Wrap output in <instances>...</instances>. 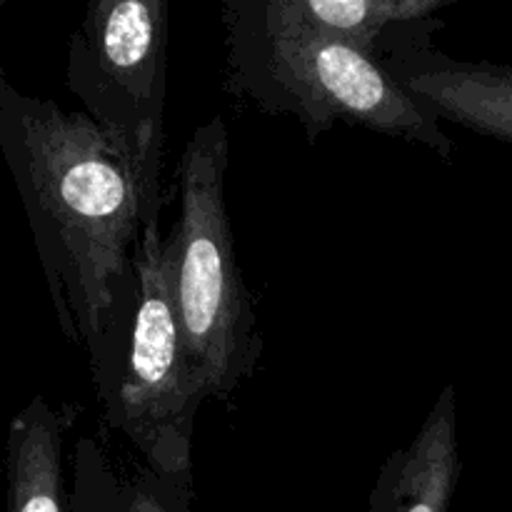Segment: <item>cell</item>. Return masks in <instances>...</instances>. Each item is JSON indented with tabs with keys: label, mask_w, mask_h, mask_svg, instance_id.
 Segmentation results:
<instances>
[{
	"label": "cell",
	"mask_w": 512,
	"mask_h": 512,
	"mask_svg": "<svg viewBox=\"0 0 512 512\" xmlns=\"http://www.w3.org/2000/svg\"><path fill=\"white\" fill-rule=\"evenodd\" d=\"M0 153L23 203L55 323L85 348L103 330L140 235L133 175L83 110L15 88L0 65Z\"/></svg>",
	"instance_id": "6da1fadb"
},
{
	"label": "cell",
	"mask_w": 512,
	"mask_h": 512,
	"mask_svg": "<svg viewBox=\"0 0 512 512\" xmlns=\"http://www.w3.org/2000/svg\"><path fill=\"white\" fill-rule=\"evenodd\" d=\"M225 80L230 93L270 115H293L310 143L338 123L418 143L450 163L455 143L375 60L315 35L273 0H225Z\"/></svg>",
	"instance_id": "7a4b0ae2"
},
{
	"label": "cell",
	"mask_w": 512,
	"mask_h": 512,
	"mask_svg": "<svg viewBox=\"0 0 512 512\" xmlns=\"http://www.w3.org/2000/svg\"><path fill=\"white\" fill-rule=\"evenodd\" d=\"M88 363L103 423L123 435L145 468L193 478V435L208 400L180 338L160 225H143Z\"/></svg>",
	"instance_id": "3957f363"
},
{
	"label": "cell",
	"mask_w": 512,
	"mask_h": 512,
	"mask_svg": "<svg viewBox=\"0 0 512 512\" xmlns=\"http://www.w3.org/2000/svg\"><path fill=\"white\" fill-rule=\"evenodd\" d=\"M230 135L223 118L193 130L178 160V223L165 238L168 288L185 355L208 398L230 403L258 370L263 335L240 273L225 205Z\"/></svg>",
	"instance_id": "277c9868"
},
{
	"label": "cell",
	"mask_w": 512,
	"mask_h": 512,
	"mask_svg": "<svg viewBox=\"0 0 512 512\" xmlns=\"http://www.w3.org/2000/svg\"><path fill=\"white\" fill-rule=\"evenodd\" d=\"M170 5L93 0L68 40L65 85L133 175L140 228L160 225Z\"/></svg>",
	"instance_id": "5b68a950"
},
{
	"label": "cell",
	"mask_w": 512,
	"mask_h": 512,
	"mask_svg": "<svg viewBox=\"0 0 512 512\" xmlns=\"http://www.w3.org/2000/svg\"><path fill=\"white\" fill-rule=\"evenodd\" d=\"M443 20L410 35L378 60L390 80L440 123L460 125L483 138L512 140V68L445 55L435 45Z\"/></svg>",
	"instance_id": "8992f818"
},
{
	"label": "cell",
	"mask_w": 512,
	"mask_h": 512,
	"mask_svg": "<svg viewBox=\"0 0 512 512\" xmlns=\"http://www.w3.org/2000/svg\"><path fill=\"white\" fill-rule=\"evenodd\" d=\"M460 473L458 390L445 385L415 438L385 458L368 512H450Z\"/></svg>",
	"instance_id": "52a82bcc"
},
{
	"label": "cell",
	"mask_w": 512,
	"mask_h": 512,
	"mask_svg": "<svg viewBox=\"0 0 512 512\" xmlns=\"http://www.w3.org/2000/svg\"><path fill=\"white\" fill-rule=\"evenodd\" d=\"M80 403L50 405L35 395L8 425L5 440V512H68L63 458L65 440L78 418Z\"/></svg>",
	"instance_id": "ba28073f"
},
{
	"label": "cell",
	"mask_w": 512,
	"mask_h": 512,
	"mask_svg": "<svg viewBox=\"0 0 512 512\" xmlns=\"http://www.w3.org/2000/svg\"><path fill=\"white\" fill-rule=\"evenodd\" d=\"M290 23L378 63L390 48L438 23L455 0H273Z\"/></svg>",
	"instance_id": "9c48e42d"
},
{
	"label": "cell",
	"mask_w": 512,
	"mask_h": 512,
	"mask_svg": "<svg viewBox=\"0 0 512 512\" xmlns=\"http://www.w3.org/2000/svg\"><path fill=\"white\" fill-rule=\"evenodd\" d=\"M75 450L90 465L108 512H200L193 478H163L143 463L115 458L93 435L78 438Z\"/></svg>",
	"instance_id": "30bf717a"
},
{
	"label": "cell",
	"mask_w": 512,
	"mask_h": 512,
	"mask_svg": "<svg viewBox=\"0 0 512 512\" xmlns=\"http://www.w3.org/2000/svg\"><path fill=\"white\" fill-rule=\"evenodd\" d=\"M68 512H108L105 510L103 495L95 483L90 465L83 455L73 448V483L68 493Z\"/></svg>",
	"instance_id": "8fae6325"
}]
</instances>
